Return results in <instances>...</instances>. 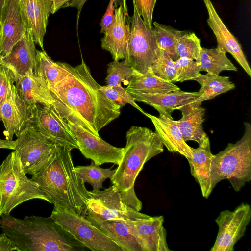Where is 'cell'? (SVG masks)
Here are the masks:
<instances>
[{
    "instance_id": "42",
    "label": "cell",
    "mask_w": 251,
    "mask_h": 251,
    "mask_svg": "<svg viewBox=\"0 0 251 251\" xmlns=\"http://www.w3.org/2000/svg\"><path fill=\"white\" fill-rule=\"evenodd\" d=\"M72 0H51L52 2L51 10V14H54L60 8L63 7L66 4L71 1Z\"/></svg>"
},
{
    "instance_id": "45",
    "label": "cell",
    "mask_w": 251,
    "mask_h": 251,
    "mask_svg": "<svg viewBox=\"0 0 251 251\" xmlns=\"http://www.w3.org/2000/svg\"><path fill=\"white\" fill-rule=\"evenodd\" d=\"M119 5L122 6L124 13L126 15H129L128 13V8L126 3V0H114V9L117 8Z\"/></svg>"
},
{
    "instance_id": "20",
    "label": "cell",
    "mask_w": 251,
    "mask_h": 251,
    "mask_svg": "<svg viewBox=\"0 0 251 251\" xmlns=\"http://www.w3.org/2000/svg\"><path fill=\"white\" fill-rule=\"evenodd\" d=\"M135 101L142 102L155 109L159 114L173 119L172 113L189 100L200 96L198 92H186L181 90L166 93H145L127 91Z\"/></svg>"
},
{
    "instance_id": "24",
    "label": "cell",
    "mask_w": 251,
    "mask_h": 251,
    "mask_svg": "<svg viewBox=\"0 0 251 251\" xmlns=\"http://www.w3.org/2000/svg\"><path fill=\"white\" fill-rule=\"evenodd\" d=\"M145 115L151 120L155 133L169 151L178 153L186 159L191 156V147L184 141L175 120L162 114L156 117L145 113Z\"/></svg>"
},
{
    "instance_id": "9",
    "label": "cell",
    "mask_w": 251,
    "mask_h": 251,
    "mask_svg": "<svg viewBox=\"0 0 251 251\" xmlns=\"http://www.w3.org/2000/svg\"><path fill=\"white\" fill-rule=\"evenodd\" d=\"M17 137L15 150L26 175L39 173L53 159L57 145L35 130L29 123Z\"/></svg>"
},
{
    "instance_id": "43",
    "label": "cell",
    "mask_w": 251,
    "mask_h": 251,
    "mask_svg": "<svg viewBox=\"0 0 251 251\" xmlns=\"http://www.w3.org/2000/svg\"><path fill=\"white\" fill-rule=\"evenodd\" d=\"M87 0H72L71 1L66 4L63 7H75L78 9L79 13L83 5Z\"/></svg>"
},
{
    "instance_id": "13",
    "label": "cell",
    "mask_w": 251,
    "mask_h": 251,
    "mask_svg": "<svg viewBox=\"0 0 251 251\" xmlns=\"http://www.w3.org/2000/svg\"><path fill=\"white\" fill-rule=\"evenodd\" d=\"M65 119L77 142L78 149L85 157L91 159L98 165L106 163L119 165L122 158L124 148L114 147L81 126Z\"/></svg>"
},
{
    "instance_id": "34",
    "label": "cell",
    "mask_w": 251,
    "mask_h": 251,
    "mask_svg": "<svg viewBox=\"0 0 251 251\" xmlns=\"http://www.w3.org/2000/svg\"><path fill=\"white\" fill-rule=\"evenodd\" d=\"M134 70L125 59L121 62L114 60L108 64L107 76L105 78L106 85L114 87L122 85V82H128L132 76Z\"/></svg>"
},
{
    "instance_id": "6",
    "label": "cell",
    "mask_w": 251,
    "mask_h": 251,
    "mask_svg": "<svg viewBox=\"0 0 251 251\" xmlns=\"http://www.w3.org/2000/svg\"><path fill=\"white\" fill-rule=\"evenodd\" d=\"M35 199L50 203L36 183L27 177L14 150L0 165V218L23 202Z\"/></svg>"
},
{
    "instance_id": "25",
    "label": "cell",
    "mask_w": 251,
    "mask_h": 251,
    "mask_svg": "<svg viewBox=\"0 0 251 251\" xmlns=\"http://www.w3.org/2000/svg\"><path fill=\"white\" fill-rule=\"evenodd\" d=\"M193 80L197 81L201 86L199 90L202 94L189 100L186 104L180 106L177 109L181 110L201 106L204 101L212 99L218 95L233 89L235 84L228 76L215 75L200 73Z\"/></svg>"
},
{
    "instance_id": "15",
    "label": "cell",
    "mask_w": 251,
    "mask_h": 251,
    "mask_svg": "<svg viewBox=\"0 0 251 251\" xmlns=\"http://www.w3.org/2000/svg\"><path fill=\"white\" fill-rule=\"evenodd\" d=\"M126 221L142 251H172L167 243L162 216Z\"/></svg>"
},
{
    "instance_id": "16",
    "label": "cell",
    "mask_w": 251,
    "mask_h": 251,
    "mask_svg": "<svg viewBox=\"0 0 251 251\" xmlns=\"http://www.w3.org/2000/svg\"><path fill=\"white\" fill-rule=\"evenodd\" d=\"M29 108L18 93L15 82L9 88L6 99L0 108V120L4 125L6 139L12 141L17 137L30 121Z\"/></svg>"
},
{
    "instance_id": "36",
    "label": "cell",
    "mask_w": 251,
    "mask_h": 251,
    "mask_svg": "<svg viewBox=\"0 0 251 251\" xmlns=\"http://www.w3.org/2000/svg\"><path fill=\"white\" fill-rule=\"evenodd\" d=\"M175 77L172 83L182 82L187 80H193L200 72L198 62L185 57L179 58L174 61Z\"/></svg>"
},
{
    "instance_id": "44",
    "label": "cell",
    "mask_w": 251,
    "mask_h": 251,
    "mask_svg": "<svg viewBox=\"0 0 251 251\" xmlns=\"http://www.w3.org/2000/svg\"><path fill=\"white\" fill-rule=\"evenodd\" d=\"M16 140L9 141L0 139V149H7L15 150Z\"/></svg>"
},
{
    "instance_id": "32",
    "label": "cell",
    "mask_w": 251,
    "mask_h": 251,
    "mask_svg": "<svg viewBox=\"0 0 251 251\" xmlns=\"http://www.w3.org/2000/svg\"><path fill=\"white\" fill-rule=\"evenodd\" d=\"M77 176L84 182L89 183L93 191H100L103 188L102 183L107 178H110L116 169H103L93 161L89 165L75 167Z\"/></svg>"
},
{
    "instance_id": "2",
    "label": "cell",
    "mask_w": 251,
    "mask_h": 251,
    "mask_svg": "<svg viewBox=\"0 0 251 251\" xmlns=\"http://www.w3.org/2000/svg\"><path fill=\"white\" fill-rule=\"evenodd\" d=\"M0 227L19 251H81L86 247L50 216L16 218L9 214L0 218Z\"/></svg>"
},
{
    "instance_id": "10",
    "label": "cell",
    "mask_w": 251,
    "mask_h": 251,
    "mask_svg": "<svg viewBox=\"0 0 251 251\" xmlns=\"http://www.w3.org/2000/svg\"><path fill=\"white\" fill-rule=\"evenodd\" d=\"M89 200L85 217L98 221L136 220L151 216L142 213L125 204L119 191L113 186L102 191H89Z\"/></svg>"
},
{
    "instance_id": "35",
    "label": "cell",
    "mask_w": 251,
    "mask_h": 251,
    "mask_svg": "<svg viewBox=\"0 0 251 251\" xmlns=\"http://www.w3.org/2000/svg\"><path fill=\"white\" fill-rule=\"evenodd\" d=\"M151 69L156 76L168 82H172L175 77L174 61L165 51L160 48Z\"/></svg>"
},
{
    "instance_id": "12",
    "label": "cell",
    "mask_w": 251,
    "mask_h": 251,
    "mask_svg": "<svg viewBox=\"0 0 251 251\" xmlns=\"http://www.w3.org/2000/svg\"><path fill=\"white\" fill-rule=\"evenodd\" d=\"M251 219V208L242 203L233 211L221 212L215 219L218 234L210 251H233L237 242L245 234Z\"/></svg>"
},
{
    "instance_id": "11",
    "label": "cell",
    "mask_w": 251,
    "mask_h": 251,
    "mask_svg": "<svg viewBox=\"0 0 251 251\" xmlns=\"http://www.w3.org/2000/svg\"><path fill=\"white\" fill-rule=\"evenodd\" d=\"M29 109V123L35 130L56 145L65 146L71 150L79 149L66 119L56 108L36 104Z\"/></svg>"
},
{
    "instance_id": "23",
    "label": "cell",
    "mask_w": 251,
    "mask_h": 251,
    "mask_svg": "<svg viewBox=\"0 0 251 251\" xmlns=\"http://www.w3.org/2000/svg\"><path fill=\"white\" fill-rule=\"evenodd\" d=\"M14 78L17 91L28 108L36 104L54 106V98L42 78L34 73L14 75Z\"/></svg>"
},
{
    "instance_id": "22",
    "label": "cell",
    "mask_w": 251,
    "mask_h": 251,
    "mask_svg": "<svg viewBox=\"0 0 251 251\" xmlns=\"http://www.w3.org/2000/svg\"><path fill=\"white\" fill-rule=\"evenodd\" d=\"M198 145L197 148L191 147V156L187 159L190 167L191 174L199 184L202 196L207 199L213 191L211 180L213 154L210 150L208 136Z\"/></svg>"
},
{
    "instance_id": "5",
    "label": "cell",
    "mask_w": 251,
    "mask_h": 251,
    "mask_svg": "<svg viewBox=\"0 0 251 251\" xmlns=\"http://www.w3.org/2000/svg\"><path fill=\"white\" fill-rule=\"evenodd\" d=\"M242 138L234 144L228 143L218 154H213L211 165L212 189L223 179H228L234 190L239 191L251 180V125L244 123Z\"/></svg>"
},
{
    "instance_id": "38",
    "label": "cell",
    "mask_w": 251,
    "mask_h": 251,
    "mask_svg": "<svg viewBox=\"0 0 251 251\" xmlns=\"http://www.w3.org/2000/svg\"><path fill=\"white\" fill-rule=\"evenodd\" d=\"M157 0H134L139 15L145 24L151 28L154 8Z\"/></svg>"
},
{
    "instance_id": "46",
    "label": "cell",
    "mask_w": 251,
    "mask_h": 251,
    "mask_svg": "<svg viewBox=\"0 0 251 251\" xmlns=\"http://www.w3.org/2000/svg\"><path fill=\"white\" fill-rule=\"evenodd\" d=\"M5 0H0V14L1 13V11L2 8V6L4 4Z\"/></svg>"
},
{
    "instance_id": "37",
    "label": "cell",
    "mask_w": 251,
    "mask_h": 251,
    "mask_svg": "<svg viewBox=\"0 0 251 251\" xmlns=\"http://www.w3.org/2000/svg\"><path fill=\"white\" fill-rule=\"evenodd\" d=\"M100 89L110 100L119 104L121 107L128 103L145 115L146 112L137 105L133 98L122 85L101 86Z\"/></svg>"
},
{
    "instance_id": "47",
    "label": "cell",
    "mask_w": 251,
    "mask_h": 251,
    "mask_svg": "<svg viewBox=\"0 0 251 251\" xmlns=\"http://www.w3.org/2000/svg\"><path fill=\"white\" fill-rule=\"evenodd\" d=\"M2 60H3V57L2 56V55H1V54L0 53V66H1V65H2Z\"/></svg>"
},
{
    "instance_id": "21",
    "label": "cell",
    "mask_w": 251,
    "mask_h": 251,
    "mask_svg": "<svg viewBox=\"0 0 251 251\" xmlns=\"http://www.w3.org/2000/svg\"><path fill=\"white\" fill-rule=\"evenodd\" d=\"M27 28L31 30L35 44L45 51L43 40L51 13V0H18Z\"/></svg>"
},
{
    "instance_id": "1",
    "label": "cell",
    "mask_w": 251,
    "mask_h": 251,
    "mask_svg": "<svg viewBox=\"0 0 251 251\" xmlns=\"http://www.w3.org/2000/svg\"><path fill=\"white\" fill-rule=\"evenodd\" d=\"M100 87L82 59L80 64L71 65L68 75L49 90L53 107L64 118L99 137V131L119 117L121 108Z\"/></svg>"
},
{
    "instance_id": "19",
    "label": "cell",
    "mask_w": 251,
    "mask_h": 251,
    "mask_svg": "<svg viewBox=\"0 0 251 251\" xmlns=\"http://www.w3.org/2000/svg\"><path fill=\"white\" fill-rule=\"evenodd\" d=\"M31 29L14 46L9 54L3 58L1 66L9 68L14 75H24L34 73L36 49Z\"/></svg>"
},
{
    "instance_id": "41",
    "label": "cell",
    "mask_w": 251,
    "mask_h": 251,
    "mask_svg": "<svg viewBox=\"0 0 251 251\" xmlns=\"http://www.w3.org/2000/svg\"><path fill=\"white\" fill-rule=\"evenodd\" d=\"M18 251L17 247L13 242L3 232L0 234V251Z\"/></svg>"
},
{
    "instance_id": "28",
    "label": "cell",
    "mask_w": 251,
    "mask_h": 251,
    "mask_svg": "<svg viewBox=\"0 0 251 251\" xmlns=\"http://www.w3.org/2000/svg\"><path fill=\"white\" fill-rule=\"evenodd\" d=\"M37 63L34 74L42 78L50 90L61 81L69 74L71 65L54 62L45 51L36 50Z\"/></svg>"
},
{
    "instance_id": "7",
    "label": "cell",
    "mask_w": 251,
    "mask_h": 251,
    "mask_svg": "<svg viewBox=\"0 0 251 251\" xmlns=\"http://www.w3.org/2000/svg\"><path fill=\"white\" fill-rule=\"evenodd\" d=\"M50 216L78 241L93 251H123L85 216L54 206Z\"/></svg>"
},
{
    "instance_id": "39",
    "label": "cell",
    "mask_w": 251,
    "mask_h": 251,
    "mask_svg": "<svg viewBox=\"0 0 251 251\" xmlns=\"http://www.w3.org/2000/svg\"><path fill=\"white\" fill-rule=\"evenodd\" d=\"M13 82V72L9 68L0 66V108L6 99L11 84Z\"/></svg>"
},
{
    "instance_id": "33",
    "label": "cell",
    "mask_w": 251,
    "mask_h": 251,
    "mask_svg": "<svg viewBox=\"0 0 251 251\" xmlns=\"http://www.w3.org/2000/svg\"><path fill=\"white\" fill-rule=\"evenodd\" d=\"M201 47L200 39L193 32L186 31L178 38L176 52L179 58L185 57L197 61Z\"/></svg>"
},
{
    "instance_id": "26",
    "label": "cell",
    "mask_w": 251,
    "mask_h": 251,
    "mask_svg": "<svg viewBox=\"0 0 251 251\" xmlns=\"http://www.w3.org/2000/svg\"><path fill=\"white\" fill-rule=\"evenodd\" d=\"M87 219L120 247L123 251H142L126 221Z\"/></svg>"
},
{
    "instance_id": "30",
    "label": "cell",
    "mask_w": 251,
    "mask_h": 251,
    "mask_svg": "<svg viewBox=\"0 0 251 251\" xmlns=\"http://www.w3.org/2000/svg\"><path fill=\"white\" fill-rule=\"evenodd\" d=\"M198 62L200 71H205L212 75H219L223 71H237V68L226 53L215 49L201 47Z\"/></svg>"
},
{
    "instance_id": "40",
    "label": "cell",
    "mask_w": 251,
    "mask_h": 251,
    "mask_svg": "<svg viewBox=\"0 0 251 251\" xmlns=\"http://www.w3.org/2000/svg\"><path fill=\"white\" fill-rule=\"evenodd\" d=\"M114 0H110L106 11L103 16L100 26L101 27V33H104L107 28L113 21L114 15Z\"/></svg>"
},
{
    "instance_id": "27",
    "label": "cell",
    "mask_w": 251,
    "mask_h": 251,
    "mask_svg": "<svg viewBox=\"0 0 251 251\" xmlns=\"http://www.w3.org/2000/svg\"><path fill=\"white\" fill-rule=\"evenodd\" d=\"M182 117L175 120L185 142L194 141L198 144L208 136L204 131L202 124L205 109L201 106L180 110Z\"/></svg>"
},
{
    "instance_id": "8",
    "label": "cell",
    "mask_w": 251,
    "mask_h": 251,
    "mask_svg": "<svg viewBox=\"0 0 251 251\" xmlns=\"http://www.w3.org/2000/svg\"><path fill=\"white\" fill-rule=\"evenodd\" d=\"M133 14L130 17V32L125 60L135 71L148 72L157 58L159 48L154 27H149L137 12L132 0Z\"/></svg>"
},
{
    "instance_id": "18",
    "label": "cell",
    "mask_w": 251,
    "mask_h": 251,
    "mask_svg": "<svg viewBox=\"0 0 251 251\" xmlns=\"http://www.w3.org/2000/svg\"><path fill=\"white\" fill-rule=\"evenodd\" d=\"M130 32V17L126 15L121 5L114 9L113 21L101 39V48L110 52L113 60L126 58Z\"/></svg>"
},
{
    "instance_id": "3",
    "label": "cell",
    "mask_w": 251,
    "mask_h": 251,
    "mask_svg": "<svg viewBox=\"0 0 251 251\" xmlns=\"http://www.w3.org/2000/svg\"><path fill=\"white\" fill-rule=\"evenodd\" d=\"M71 150L57 145L52 160L44 169L32 175L31 179L46 194L50 203L85 216L90 197L85 183L76 175Z\"/></svg>"
},
{
    "instance_id": "14",
    "label": "cell",
    "mask_w": 251,
    "mask_h": 251,
    "mask_svg": "<svg viewBox=\"0 0 251 251\" xmlns=\"http://www.w3.org/2000/svg\"><path fill=\"white\" fill-rule=\"evenodd\" d=\"M27 26L18 0H5L0 14V53L7 56Z\"/></svg>"
},
{
    "instance_id": "31",
    "label": "cell",
    "mask_w": 251,
    "mask_h": 251,
    "mask_svg": "<svg viewBox=\"0 0 251 251\" xmlns=\"http://www.w3.org/2000/svg\"><path fill=\"white\" fill-rule=\"evenodd\" d=\"M153 24L158 48L165 51L174 61L177 60L179 59L176 49L177 42L186 31H180L156 22Z\"/></svg>"
},
{
    "instance_id": "29",
    "label": "cell",
    "mask_w": 251,
    "mask_h": 251,
    "mask_svg": "<svg viewBox=\"0 0 251 251\" xmlns=\"http://www.w3.org/2000/svg\"><path fill=\"white\" fill-rule=\"evenodd\" d=\"M127 91L145 93H166L178 91L180 89L172 82L156 76L151 68L147 73L141 74L134 70L125 88Z\"/></svg>"
},
{
    "instance_id": "17",
    "label": "cell",
    "mask_w": 251,
    "mask_h": 251,
    "mask_svg": "<svg viewBox=\"0 0 251 251\" xmlns=\"http://www.w3.org/2000/svg\"><path fill=\"white\" fill-rule=\"evenodd\" d=\"M203 1L208 12L207 24L216 38V49L225 53H230L251 77V70L240 44L225 25L211 0Z\"/></svg>"
},
{
    "instance_id": "4",
    "label": "cell",
    "mask_w": 251,
    "mask_h": 251,
    "mask_svg": "<svg viewBox=\"0 0 251 251\" xmlns=\"http://www.w3.org/2000/svg\"><path fill=\"white\" fill-rule=\"evenodd\" d=\"M126 139L122 158L110 180L123 202L140 211L142 203L134 190L135 180L145 163L164 151V145L155 132L145 127L131 126Z\"/></svg>"
}]
</instances>
